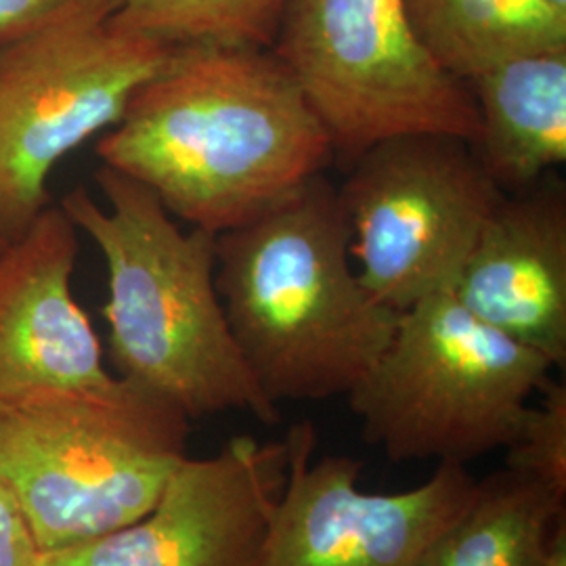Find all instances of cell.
<instances>
[{
    "instance_id": "1",
    "label": "cell",
    "mask_w": 566,
    "mask_h": 566,
    "mask_svg": "<svg viewBox=\"0 0 566 566\" xmlns=\"http://www.w3.org/2000/svg\"><path fill=\"white\" fill-rule=\"evenodd\" d=\"M189 227L250 221L336 158L303 88L271 49L175 46L97 143Z\"/></svg>"
},
{
    "instance_id": "20",
    "label": "cell",
    "mask_w": 566,
    "mask_h": 566,
    "mask_svg": "<svg viewBox=\"0 0 566 566\" xmlns=\"http://www.w3.org/2000/svg\"><path fill=\"white\" fill-rule=\"evenodd\" d=\"M544 566H566V523L558 526L554 539H552V546L547 552L546 560Z\"/></svg>"
},
{
    "instance_id": "17",
    "label": "cell",
    "mask_w": 566,
    "mask_h": 566,
    "mask_svg": "<svg viewBox=\"0 0 566 566\" xmlns=\"http://www.w3.org/2000/svg\"><path fill=\"white\" fill-rule=\"evenodd\" d=\"M507 443L506 470L566 497V386L547 380Z\"/></svg>"
},
{
    "instance_id": "2",
    "label": "cell",
    "mask_w": 566,
    "mask_h": 566,
    "mask_svg": "<svg viewBox=\"0 0 566 566\" xmlns=\"http://www.w3.org/2000/svg\"><path fill=\"white\" fill-rule=\"evenodd\" d=\"M214 280L243 361L275 405L346 397L401 315L359 280L338 187L324 172L219 233Z\"/></svg>"
},
{
    "instance_id": "4",
    "label": "cell",
    "mask_w": 566,
    "mask_h": 566,
    "mask_svg": "<svg viewBox=\"0 0 566 566\" xmlns=\"http://www.w3.org/2000/svg\"><path fill=\"white\" fill-rule=\"evenodd\" d=\"M191 418L116 376L84 392L0 401V485L42 552L130 525L189 455Z\"/></svg>"
},
{
    "instance_id": "18",
    "label": "cell",
    "mask_w": 566,
    "mask_h": 566,
    "mask_svg": "<svg viewBox=\"0 0 566 566\" xmlns=\"http://www.w3.org/2000/svg\"><path fill=\"white\" fill-rule=\"evenodd\" d=\"M41 554L20 507L0 485V566H41Z\"/></svg>"
},
{
    "instance_id": "3",
    "label": "cell",
    "mask_w": 566,
    "mask_h": 566,
    "mask_svg": "<svg viewBox=\"0 0 566 566\" xmlns=\"http://www.w3.org/2000/svg\"><path fill=\"white\" fill-rule=\"evenodd\" d=\"M97 202L76 187L60 206L102 252L107 269L109 359L118 376L145 386L200 420L248 411L277 424L280 405L252 378L217 290V233L182 229L142 182L103 166Z\"/></svg>"
},
{
    "instance_id": "16",
    "label": "cell",
    "mask_w": 566,
    "mask_h": 566,
    "mask_svg": "<svg viewBox=\"0 0 566 566\" xmlns=\"http://www.w3.org/2000/svg\"><path fill=\"white\" fill-rule=\"evenodd\" d=\"M290 0H118L116 20L170 46L271 49Z\"/></svg>"
},
{
    "instance_id": "19",
    "label": "cell",
    "mask_w": 566,
    "mask_h": 566,
    "mask_svg": "<svg viewBox=\"0 0 566 566\" xmlns=\"http://www.w3.org/2000/svg\"><path fill=\"white\" fill-rule=\"evenodd\" d=\"M86 0H0V39L21 34Z\"/></svg>"
},
{
    "instance_id": "5",
    "label": "cell",
    "mask_w": 566,
    "mask_h": 566,
    "mask_svg": "<svg viewBox=\"0 0 566 566\" xmlns=\"http://www.w3.org/2000/svg\"><path fill=\"white\" fill-rule=\"evenodd\" d=\"M552 367L441 292L399 315L385 353L346 399L361 437L388 460L465 465L514 439Z\"/></svg>"
},
{
    "instance_id": "12",
    "label": "cell",
    "mask_w": 566,
    "mask_h": 566,
    "mask_svg": "<svg viewBox=\"0 0 566 566\" xmlns=\"http://www.w3.org/2000/svg\"><path fill=\"white\" fill-rule=\"evenodd\" d=\"M449 294L479 322L566 364V189L552 177L504 193Z\"/></svg>"
},
{
    "instance_id": "8",
    "label": "cell",
    "mask_w": 566,
    "mask_h": 566,
    "mask_svg": "<svg viewBox=\"0 0 566 566\" xmlns=\"http://www.w3.org/2000/svg\"><path fill=\"white\" fill-rule=\"evenodd\" d=\"M338 187L359 280L395 313L449 292L504 191L472 143L407 133L348 160Z\"/></svg>"
},
{
    "instance_id": "14",
    "label": "cell",
    "mask_w": 566,
    "mask_h": 566,
    "mask_svg": "<svg viewBox=\"0 0 566 566\" xmlns=\"http://www.w3.org/2000/svg\"><path fill=\"white\" fill-rule=\"evenodd\" d=\"M566 497L500 470L479 481L470 504L426 547L420 566H544Z\"/></svg>"
},
{
    "instance_id": "6",
    "label": "cell",
    "mask_w": 566,
    "mask_h": 566,
    "mask_svg": "<svg viewBox=\"0 0 566 566\" xmlns=\"http://www.w3.org/2000/svg\"><path fill=\"white\" fill-rule=\"evenodd\" d=\"M118 0H86L0 39V240L51 203L49 179L74 149L120 122L175 46L116 20Z\"/></svg>"
},
{
    "instance_id": "9",
    "label": "cell",
    "mask_w": 566,
    "mask_h": 566,
    "mask_svg": "<svg viewBox=\"0 0 566 566\" xmlns=\"http://www.w3.org/2000/svg\"><path fill=\"white\" fill-rule=\"evenodd\" d=\"M283 443L287 476L259 566H420L426 547L479 485L465 465L439 464L409 491L365 493L359 460L325 455L313 462V422L292 426Z\"/></svg>"
},
{
    "instance_id": "7",
    "label": "cell",
    "mask_w": 566,
    "mask_h": 566,
    "mask_svg": "<svg viewBox=\"0 0 566 566\" xmlns=\"http://www.w3.org/2000/svg\"><path fill=\"white\" fill-rule=\"evenodd\" d=\"M271 51L346 163L395 135H481L468 84L430 57L405 0H290Z\"/></svg>"
},
{
    "instance_id": "13",
    "label": "cell",
    "mask_w": 566,
    "mask_h": 566,
    "mask_svg": "<svg viewBox=\"0 0 566 566\" xmlns=\"http://www.w3.org/2000/svg\"><path fill=\"white\" fill-rule=\"evenodd\" d=\"M465 84L481 118L472 149L504 193L566 163V46L497 61Z\"/></svg>"
},
{
    "instance_id": "10",
    "label": "cell",
    "mask_w": 566,
    "mask_h": 566,
    "mask_svg": "<svg viewBox=\"0 0 566 566\" xmlns=\"http://www.w3.org/2000/svg\"><path fill=\"white\" fill-rule=\"evenodd\" d=\"M285 476L283 441L233 437L212 458L187 455L139 521L42 552L41 566H259Z\"/></svg>"
},
{
    "instance_id": "22",
    "label": "cell",
    "mask_w": 566,
    "mask_h": 566,
    "mask_svg": "<svg viewBox=\"0 0 566 566\" xmlns=\"http://www.w3.org/2000/svg\"><path fill=\"white\" fill-rule=\"evenodd\" d=\"M2 245H4V242H2V240H0V248H2Z\"/></svg>"
},
{
    "instance_id": "11",
    "label": "cell",
    "mask_w": 566,
    "mask_h": 566,
    "mask_svg": "<svg viewBox=\"0 0 566 566\" xmlns=\"http://www.w3.org/2000/svg\"><path fill=\"white\" fill-rule=\"evenodd\" d=\"M49 203L0 248V401L97 390L116 380L74 290L81 238Z\"/></svg>"
},
{
    "instance_id": "15",
    "label": "cell",
    "mask_w": 566,
    "mask_h": 566,
    "mask_svg": "<svg viewBox=\"0 0 566 566\" xmlns=\"http://www.w3.org/2000/svg\"><path fill=\"white\" fill-rule=\"evenodd\" d=\"M430 57L468 82L497 61L566 46V20L544 0H405Z\"/></svg>"
},
{
    "instance_id": "21",
    "label": "cell",
    "mask_w": 566,
    "mask_h": 566,
    "mask_svg": "<svg viewBox=\"0 0 566 566\" xmlns=\"http://www.w3.org/2000/svg\"><path fill=\"white\" fill-rule=\"evenodd\" d=\"M544 2L556 15H560L563 20H566V0H544Z\"/></svg>"
}]
</instances>
